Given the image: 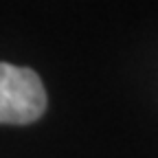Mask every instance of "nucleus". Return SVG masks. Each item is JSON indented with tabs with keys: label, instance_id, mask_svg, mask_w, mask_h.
<instances>
[{
	"label": "nucleus",
	"instance_id": "nucleus-1",
	"mask_svg": "<svg viewBox=\"0 0 158 158\" xmlns=\"http://www.w3.org/2000/svg\"><path fill=\"white\" fill-rule=\"evenodd\" d=\"M46 90L27 66L0 62V125H29L46 112Z\"/></svg>",
	"mask_w": 158,
	"mask_h": 158
}]
</instances>
